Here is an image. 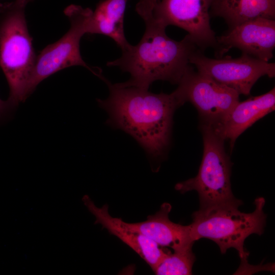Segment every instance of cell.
<instances>
[{
    "label": "cell",
    "instance_id": "cell-1",
    "mask_svg": "<svg viewBox=\"0 0 275 275\" xmlns=\"http://www.w3.org/2000/svg\"><path fill=\"white\" fill-rule=\"evenodd\" d=\"M102 80L109 96L97 102L108 114L107 123L132 136L151 157H162L170 143L174 113L183 104L174 91L156 94Z\"/></svg>",
    "mask_w": 275,
    "mask_h": 275
},
{
    "label": "cell",
    "instance_id": "cell-2",
    "mask_svg": "<svg viewBox=\"0 0 275 275\" xmlns=\"http://www.w3.org/2000/svg\"><path fill=\"white\" fill-rule=\"evenodd\" d=\"M140 41L122 50L121 56L108 62V66H117L128 72L129 79L119 83L149 89L156 80L178 84L189 67L192 54L199 49L188 35L178 41L169 37L166 26L154 19L145 22Z\"/></svg>",
    "mask_w": 275,
    "mask_h": 275
},
{
    "label": "cell",
    "instance_id": "cell-3",
    "mask_svg": "<svg viewBox=\"0 0 275 275\" xmlns=\"http://www.w3.org/2000/svg\"><path fill=\"white\" fill-rule=\"evenodd\" d=\"M27 4L15 0L0 7V67L9 87L7 101L13 108L26 99L37 56L25 16Z\"/></svg>",
    "mask_w": 275,
    "mask_h": 275
},
{
    "label": "cell",
    "instance_id": "cell-4",
    "mask_svg": "<svg viewBox=\"0 0 275 275\" xmlns=\"http://www.w3.org/2000/svg\"><path fill=\"white\" fill-rule=\"evenodd\" d=\"M265 203L262 197L256 199L255 208L251 213L238 210L241 202L200 208L193 213V222L189 225L191 238L195 241L203 238L214 241L222 254L234 248L245 263L249 253L244 248L245 240L253 234L261 235L264 232Z\"/></svg>",
    "mask_w": 275,
    "mask_h": 275
},
{
    "label": "cell",
    "instance_id": "cell-5",
    "mask_svg": "<svg viewBox=\"0 0 275 275\" xmlns=\"http://www.w3.org/2000/svg\"><path fill=\"white\" fill-rule=\"evenodd\" d=\"M203 157L199 172L194 178L177 183L175 188L183 194L196 190L200 208L241 202L232 193L230 176L232 163L226 152L224 141L213 128L201 123Z\"/></svg>",
    "mask_w": 275,
    "mask_h": 275
},
{
    "label": "cell",
    "instance_id": "cell-6",
    "mask_svg": "<svg viewBox=\"0 0 275 275\" xmlns=\"http://www.w3.org/2000/svg\"><path fill=\"white\" fill-rule=\"evenodd\" d=\"M92 11L90 8L75 5H71L64 10L70 22V29L62 38L47 45L36 56L26 90V98L42 80L71 66H83L101 79L103 78L101 69L87 65L80 52L81 38L89 33Z\"/></svg>",
    "mask_w": 275,
    "mask_h": 275
},
{
    "label": "cell",
    "instance_id": "cell-7",
    "mask_svg": "<svg viewBox=\"0 0 275 275\" xmlns=\"http://www.w3.org/2000/svg\"><path fill=\"white\" fill-rule=\"evenodd\" d=\"M174 92L184 104L190 102L197 108L202 123L212 127L220 123L239 101V94L190 66Z\"/></svg>",
    "mask_w": 275,
    "mask_h": 275
},
{
    "label": "cell",
    "instance_id": "cell-8",
    "mask_svg": "<svg viewBox=\"0 0 275 275\" xmlns=\"http://www.w3.org/2000/svg\"><path fill=\"white\" fill-rule=\"evenodd\" d=\"M198 49L189 63L199 72L213 80L235 90L239 95H248L256 82L262 76L273 78L275 64L242 53L237 58L229 57L212 59Z\"/></svg>",
    "mask_w": 275,
    "mask_h": 275
},
{
    "label": "cell",
    "instance_id": "cell-9",
    "mask_svg": "<svg viewBox=\"0 0 275 275\" xmlns=\"http://www.w3.org/2000/svg\"><path fill=\"white\" fill-rule=\"evenodd\" d=\"M211 0H161L153 19L166 27L176 26L187 32L201 50L217 47L216 36L210 23Z\"/></svg>",
    "mask_w": 275,
    "mask_h": 275
},
{
    "label": "cell",
    "instance_id": "cell-10",
    "mask_svg": "<svg viewBox=\"0 0 275 275\" xmlns=\"http://www.w3.org/2000/svg\"><path fill=\"white\" fill-rule=\"evenodd\" d=\"M216 40L218 58L235 48L242 53L269 62L275 47V19L258 18L242 22Z\"/></svg>",
    "mask_w": 275,
    "mask_h": 275
},
{
    "label": "cell",
    "instance_id": "cell-11",
    "mask_svg": "<svg viewBox=\"0 0 275 275\" xmlns=\"http://www.w3.org/2000/svg\"><path fill=\"white\" fill-rule=\"evenodd\" d=\"M81 201L89 212L94 216L95 224L100 225L111 234L120 239L136 253L153 271L155 270L168 252L143 234L129 228L121 218L111 216L108 205L99 207L87 195L82 197Z\"/></svg>",
    "mask_w": 275,
    "mask_h": 275
},
{
    "label": "cell",
    "instance_id": "cell-12",
    "mask_svg": "<svg viewBox=\"0 0 275 275\" xmlns=\"http://www.w3.org/2000/svg\"><path fill=\"white\" fill-rule=\"evenodd\" d=\"M275 108V89L265 94L238 101L224 119L211 127L224 141L229 140L231 148L238 137L254 123Z\"/></svg>",
    "mask_w": 275,
    "mask_h": 275
},
{
    "label": "cell",
    "instance_id": "cell-13",
    "mask_svg": "<svg viewBox=\"0 0 275 275\" xmlns=\"http://www.w3.org/2000/svg\"><path fill=\"white\" fill-rule=\"evenodd\" d=\"M172 206L163 203L154 214L149 215L145 221L124 224L154 241L160 246H168L177 251L193 246L189 225L184 226L172 222L169 216Z\"/></svg>",
    "mask_w": 275,
    "mask_h": 275
},
{
    "label": "cell",
    "instance_id": "cell-14",
    "mask_svg": "<svg viewBox=\"0 0 275 275\" xmlns=\"http://www.w3.org/2000/svg\"><path fill=\"white\" fill-rule=\"evenodd\" d=\"M210 12L231 29L255 18L274 19L275 0H211Z\"/></svg>",
    "mask_w": 275,
    "mask_h": 275
},
{
    "label": "cell",
    "instance_id": "cell-15",
    "mask_svg": "<svg viewBox=\"0 0 275 275\" xmlns=\"http://www.w3.org/2000/svg\"><path fill=\"white\" fill-rule=\"evenodd\" d=\"M128 0H102L91 15L89 33L110 37L122 50L129 45L124 32V17Z\"/></svg>",
    "mask_w": 275,
    "mask_h": 275
},
{
    "label": "cell",
    "instance_id": "cell-16",
    "mask_svg": "<svg viewBox=\"0 0 275 275\" xmlns=\"http://www.w3.org/2000/svg\"><path fill=\"white\" fill-rule=\"evenodd\" d=\"M192 247L168 252L153 271L157 275H189L196 260Z\"/></svg>",
    "mask_w": 275,
    "mask_h": 275
},
{
    "label": "cell",
    "instance_id": "cell-17",
    "mask_svg": "<svg viewBox=\"0 0 275 275\" xmlns=\"http://www.w3.org/2000/svg\"><path fill=\"white\" fill-rule=\"evenodd\" d=\"M157 0H139L135 6V11L145 22L153 18L154 9Z\"/></svg>",
    "mask_w": 275,
    "mask_h": 275
},
{
    "label": "cell",
    "instance_id": "cell-18",
    "mask_svg": "<svg viewBox=\"0 0 275 275\" xmlns=\"http://www.w3.org/2000/svg\"><path fill=\"white\" fill-rule=\"evenodd\" d=\"M13 107L7 101H4L0 98V117H2L6 114L10 109H12Z\"/></svg>",
    "mask_w": 275,
    "mask_h": 275
},
{
    "label": "cell",
    "instance_id": "cell-19",
    "mask_svg": "<svg viewBox=\"0 0 275 275\" xmlns=\"http://www.w3.org/2000/svg\"><path fill=\"white\" fill-rule=\"evenodd\" d=\"M17 1H22V2H25V3H26L28 4L29 2H31L33 1V0H17ZM2 5V3H1V0H0V7H1Z\"/></svg>",
    "mask_w": 275,
    "mask_h": 275
}]
</instances>
